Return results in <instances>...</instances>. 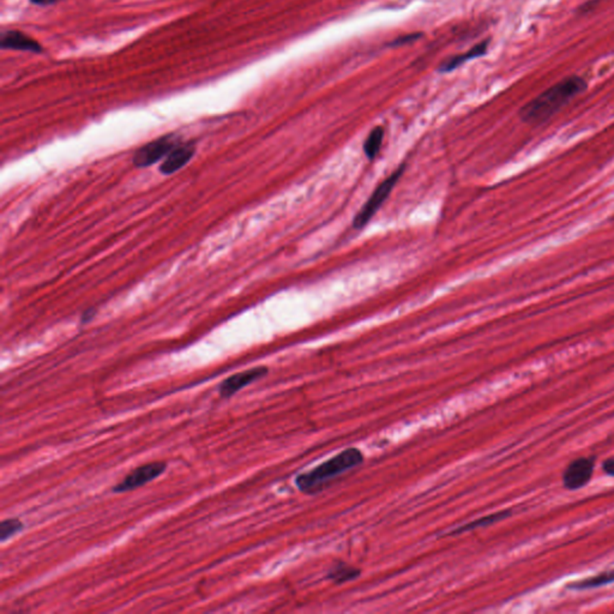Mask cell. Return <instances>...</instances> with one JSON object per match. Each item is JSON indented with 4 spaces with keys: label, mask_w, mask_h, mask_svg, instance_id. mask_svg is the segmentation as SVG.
I'll return each mask as SVG.
<instances>
[{
    "label": "cell",
    "mask_w": 614,
    "mask_h": 614,
    "mask_svg": "<svg viewBox=\"0 0 614 614\" xmlns=\"http://www.w3.org/2000/svg\"><path fill=\"white\" fill-rule=\"evenodd\" d=\"M194 154L196 145L192 142H181L165 158L160 166V173H163V176H171L180 171L192 160Z\"/></svg>",
    "instance_id": "obj_8"
},
{
    "label": "cell",
    "mask_w": 614,
    "mask_h": 614,
    "mask_svg": "<svg viewBox=\"0 0 614 614\" xmlns=\"http://www.w3.org/2000/svg\"><path fill=\"white\" fill-rule=\"evenodd\" d=\"M383 140H384V128L382 126H377L370 132V135L364 143L365 155L370 160H373L377 156V154L382 148Z\"/></svg>",
    "instance_id": "obj_14"
},
{
    "label": "cell",
    "mask_w": 614,
    "mask_h": 614,
    "mask_svg": "<svg viewBox=\"0 0 614 614\" xmlns=\"http://www.w3.org/2000/svg\"><path fill=\"white\" fill-rule=\"evenodd\" d=\"M602 472H604L606 475L613 476L614 478V457L607 458V460L602 463Z\"/></svg>",
    "instance_id": "obj_17"
},
{
    "label": "cell",
    "mask_w": 614,
    "mask_h": 614,
    "mask_svg": "<svg viewBox=\"0 0 614 614\" xmlns=\"http://www.w3.org/2000/svg\"><path fill=\"white\" fill-rule=\"evenodd\" d=\"M404 171V166L399 167L390 176H388L383 181L382 184L378 185L377 189L373 191L371 197L367 199V202L365 203L364 206L361 208V210L356 214V219L353 221L354 229H363L369 221H371L374 214L381 209L383 203L385 202L388 197H389V194L395 188L396 183L399 181Z\"/></svg>",
    "instance_id": "obj_3"
},
{
    "label": "cell",
    "mask_w": 614,
    "mask_h": 614,
    "mask_svg": "<svg viewBox=\"0 0 614 614\" xmlns=\"http://www.w3.org/2000/svg\"><path fill=\"white\" fill-rule=\"evenodd\" d=\"M511 515H513V510L511 509L501 510V511L490 513V515H486V516H483V517L476 518V520H474L472 522L465 523L463 526H457L455 529H452L450 533H448V536H460V534L475 531V529H479V528H486V526H492L495 523L504 521L506 518H509Z\"/></svg>",
    "instance_id": "obj_10"
},
{
    "label": "cell",
    "mask_w": 614,
    "mask_h": 614,
    "mask_svg": "<svg viewBox=\"0 0 614 614\" xmlns=\"http://www.w3.org/2000/svg\"><path fill=\"white\" fill-rule=\"evenodd\" d=\"M487 47H488V41H483V42H480V44H475L473 49H470L468 52L463 53V54H458V56L451 57L450 59H448V60L442 63L440 66H439V72H442V74H448V72L456 70V69H458L460 65H463L465 63L470 62L472 59H475V58L483 56V54L487 52Z\"/></svg>",
    "instance_id": "obj_11"
},
{
    "label": "cell",
    "mask_w": 614,
    "mask_h": 614,
    "mask_svg": "<svg viewBox=\"0 0 614 614\" xmlns=\"http://www.w3.org/2000/svg\"><path fill=\"white\" fill-rule=\"evenodd\" d=\"M594 467V456H581L571 460L563 472V486L567 491H579L587 486L592 480Z\"/></svg>",
    "instance_id": "obj_5"
},
{
    "label": "cell",
    "mask_w": 614,
    "mask_h": 614,
    "mask_svg": "<svg viewBox=\"0 0 614 614\" xmlns=\"http://www.w3.org/2000/svg\"><path fill=\"white\" fill-rule=\"evenodd\" d=\"M268 367L259 366V367H254V369L246 370L242 372L235 373L222 382L219 386V395L222 397H232L233 395L237 394L238 391L250 385L251 383L265 377L268 374Z\"/></svg>",
    "instance_id": "obj_7"
},
{
    "label": "cell",
    "mask_w": 614,
    "mask_h": 614,
    "mask_svg": "<svg viewBox=\"0 0 614 614\" xmlns=\"http://www.w3.org/2000/svg\"><path fill=\"white\" fill-rule=\"evenodd\" d=\"M586 89L587 82L579 76L562 79L523 106L520 115L526 123H544Z\"/></svg>",
    "instance_id": "obj_1"
},
{
    "label": "cell",
    "mask_w": 614,
    "mask_h": 614,
    "mask_svg": "<svg viewBox=\"0 0 614 614\" xmlns=\"http://www.w3.org/2000/svg\"><path fill=\"white\" fill-rule=\"evenodd\" d=\"M0 47L3 49L35 53V54L44 52V47L40 42L22 31H3L0 38Z\"/></svg>",
    "instance_id": "obj_9"
},
{
    "label": "cell",
    "mask_w": 614,
    "mask_h": 614,
    "mask_svg": "<svg viewBox=\"0 0 614 614\" xmlns=\"http://www.w3.org/2000/svg\"><path fill=\"white\" fill-rule=\"evenodd\" d=\"M59 0H31V4L38 5V6H49V5L56 4Z\"/></svg>",
    "instance_id": "obj_18"
},
{
    "label": "cell",
    "mask_w": 614,
    "mask_h": 614,
    "mask_svg": "<svg viewBox=\"0 0 614 614\" xmlns=\"http://www.w3.org/2000/svg\"><path fill=\"white\" fill-rule=\"evenodd\" d=\"M180 138L176 133H169L165 136L158 137V140L149 142L141 147L133 155V165L138 168H147L154 163H158L160 160L166 158L176 145L181 143Z\"/></svg>",
    "instance_id": "obj_4"
},
{
    "label": "cell",
    "mask_w": 614,
    "mask_h": 614,
    "mask_svg": "<svg viewBox=\"0 0 614 614\" xmlns=\"http://www.w3.org/2000/svg\"><path fill=\"white\" fill-rule=\"evenodd\" d=\"M422 33H413V34H407V35L399 36L397 39L394 40L392 42L389 44L390 47H399V46H404V44H410V42H414V41H417V40L420 39L422 38Z\"/></svg>",
    "instance_id": "obj_16"
},
{
    "label": "cell",
    "mask_w": 614,
    "mask_h": 614,
    "mask_svg": "<svg viewBox=\"0 0 614 614\" xmlns=\"http://www.w3.org/2000/svg\"><path fill=\"white\" fill-rule=\"evenodd\" d=\"M167 465L165 462H151L147 465H141L136 470H132L131 473L126 475L118 485L113 487V491L117 493L122 492L132 491L138 487L143 486L145 483L153 481L154 479L158 478L166 470Z\"/></svg>",
    "instance_id": "obj_6"
},
{
    "label": "cell",
    "mask_w": 614,
    "mask_h": 614,
    "mask_svg": "<svg viewBox=\"0 0 614 614\" xmlns=\"http://www.w3.org/2000/svg\"><path fill=\"white\" fill-rule=\"evenodd\" d=\"M363 462L364 454L359 449H346L336 456L317 465L316 468L308 470L306 473L299 474L295 479V485L299 491L306 495H315L317 492L322 491V488L333 479L356 468Z\"/></svg>",
    "instance_id": "obj_2"
},
{
    "label": "cell",
    "mask_w": 614,
    "mask_h": 614,
    "mask_svg": "<svg viewBox=\"0 0 614 614\" xmlns=\"http://www.w3.org/2000/svg\"><path fill=\"white\" fill-rule=\"evenodd\" d=\"M611 583H614V569L602 571L600 574L590 576L587 579L571 582L566 586V588L569 590H589V589L600 588Z\"/></svg>",
    "instance_id": "obj_12"
},
{
    "label": "cell",
    "mask_w": 614,
    "mask_h": 614,
    "mask_svg": "<svg viewBox=\"0 0 614 614\" xmlns=\"http://www.w3.org/2000/svg\"><path fill=\"white\" fill-rule=\"evenodd\" d=\"M360 575H361L360 569L341 562L330 567V570L326 574V579H330L333 583L343 584L354 581L360 577Z\"/></svg>",
    "instance_id": "obj_13"
},
{
    "label": "cell",
    "mask_w": 614,
    "mask_h": 614,
    "mask_svg": "<svg viewBox=\"0 0 614 614\" xmlns=\"http://www.w3.org/2000/svg\"><path fill=\"white\" fill-rule=\"evenodd\" d=\"M23 529V523L18 518H9L0 523V540L4 542Z\"/></svg>",
    "instance_id": "obj_15"
}]
</instances>
